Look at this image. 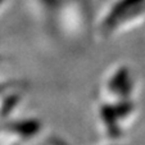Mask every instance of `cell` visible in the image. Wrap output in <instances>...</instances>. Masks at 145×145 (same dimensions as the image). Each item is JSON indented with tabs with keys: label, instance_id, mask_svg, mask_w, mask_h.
Instances as JSON below:
<instances>
[{
	"label": "cell",
	"instance_id": "obj_1",
	"mask_svg": "<svg viewBox=\"0 0 145 145\" xmlns=\"http://www.w3.org/2000/svg\"><path fill=\"white\" fill-rule=\"evenodd\" d=\"M5 3V0H0V7H1V4Z\"/></svg>",
	"mask_w": 145,
	"mask_h": 145
}]
</instances>
